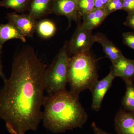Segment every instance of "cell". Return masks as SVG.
Returning <instances> with one entry per match:
<instances>
[{"label":"cell","instance_id":"1","mask_svg":"<svg viewBox=\"0 0 134 134\" xmlns=\"http://www.w3.org/2000/svg\"><path fill=\"white\" fill-rule=\"evenodd\" d=\"M46 67L29 46L15 56L10 76L0 91V118L10 134L37 129L46 97Z\"/></svg>","mask_w":134,"mask_h":134},{"label":"cell","instance_id":"2","mask_svg":"<svg viewBox=\"0 0 134 134\" xmlns=\"http://www.w3.org/2000/svg\"><path fill=\"white\" fill-rule=\"evenodd\" d=\"M44 126L55 133L81 128L88 115L79 100V95L65 90L46 97L43 105Z\"/></svg>","mask_w":134,"mask_h":134},{"label":"cell","instance_id":"3","mask_svg":"<svg viewBox=\"0 0 134 134\" xmlns=\"http://www.w3.org/2000/svg\"><path fill=\"white\" fill-rule=\"evenodd\" d=\"M98 79L96 60L90 52L75 54L70 57L68 82L70 91L79 95L86 89L90 90Z\"/></svg>","mask_w":134,"mask_h":134},{"label":"cell","instance_id":"4","mask_svg":"<svg viewBox=\"0 0 134 134\" xmlns=\"http://www.w3.org/2000/svg\"><path fill=\"white\" fill-rule=\"evenodd\" d=\"M70 58L66 42L46 70L45 89L50 96L66 90Z\"/></svg>","mask_w":134,"mask_h":134},{"label":"cell","instance_id":"5","mask_svg":"<svg viewBox=\"0 0 134 134\" xmlns=\"http://www.w3.org/2000/svg\"><path fill=\"white\" fill-rule=\"evenodd\" d=\"M92 31L84 29L81 25L77 27L68 43V51L72 55L89 52L96 41Z\"/></svg>","mask_w":134,"mask_h":134},{"label":"cell","instance_id":"6","mask_svg":"<svg viewBox=\"0 0 134 134\" xmlns=\"http://www.w3.org/2000/svg\"><path fill=\"white\" fill-rule=\"evenodd\" d=\"M115 77L111 68L108 75L101 80L97 81L90 90L92 95L91 108L93 111L100 110L106 93L111 88Z\"/></svg>","mask_w":134,"mask_h":134},{"label":"cell","instance_id":"7","mask_svg":"<svg viewBox=\"0 0 134 134\" xmlns=\"http://www.w3.org/2000/svg\"><path fill=\"white\" fill-rule=\"evenodd\" d=\"M9 22L15 25L26 37H32L36 32L37 20L29 14L9 13L7 15Z\"/></svg>","mask_w":134,"mask_h":134},{"label":"cell","instance_id":"8","mask_svg":"<svg viewBox=\"0 0 134 134\" xmlns=\"http://www.w3.org/2000/svg\"><path fill=\"white\" fill-rule=\"evenodd\" d=\"M78 2V0H53V13L66 16L68 20V28L72 21H77Z\"/></svg>","mask_w":134,"mask_h":134},{"label":"cell","instance_id":"9","mask_svg":"<svg viewBox=\"0 0 134 134\" xmlns=\"http://www.w3.org/2000/svg\"><path fill=\"white\" fill-rule=\"evenodd\" d=\"M111 68L115 77H119L125 82L133 81L134 78V60L123 56L112 63Z\"/></svg>","mask_w":134,"mask_h":134},{"label":"cell","instance_id":"10","mask_svg":"<svg viewBox=\"0 0 134 134\" xmlns=\"http://www.w3.org/2000/svg\"><path fill=\"white\" fill-rule=\"evenodd\" d=\"M117 134H134V112L120 110L114 119Z\"/></svg>","mask_w":134,"mask_h":134},{"label":"cell","instance_id":"11","mask_svg":"<svg viewBox=\"0 0 134 134\" xmlns=\"http://www.w3.org/2000/svg\"><path fill=\"white\" fill-rule=\"evenodd\" d=\"M109 15L105 7L94 8L91 12L83 17V21L81 25L84 29L92 31L100 26Z\"/></svg>","mask_w":134,"mask_h":134},{"label":"cell","instance_id":"12","mask_svg":"<svg viewBox=\"0 0 134 134\" xmlns=\"http://www.w3.org/2000/svg\"><path fill=\"white\" fill-rule=\"evenodd\" d=\"M53 0H31L29 14L36 20L53 13Z\"/></svg>","mask_w":134,"mask_h":134},{"label":"cell","instance_id":"13","mask_svg":"<svg viewBox=\"0 0 134 134\" xmlns=\"http://www.w3.org/2000/svg\"><path fill=\"white\" fill-rule=\"evenodd\" d=\"M95 36L96 42L100 44L106 56L111 61L112 63L124 56L120 50L104 34L98 33Z\"/></svg>","mask_w":134,"mask_h":134},{"label":"cell","instance_id":"14","mask_svg":"<svg viewBox=\"0 0 134 134\" xmlns=\"http://www.w3.org/2000/svg\"><path fill=\"white\" fill-rule=\"evenodd\" d=\"M17 39L23 42L26 41V37L14 25L9 22L7 24H0V50L3 46L10 40Z\"/></svg>","mask_w":134,"mask_h":134},{"label":"cell","instance_id":"15","mask_svg":"<svg viewBox=\"0 0 134 134\" xmlns=\"http://www.w3.org/2000/svg\"><path fill=\"white\" fill-rule=\"evenodd\" d=\"M56 30L55 23L50 19H43L37 21L36 31L41 38H51L55 34Z\"/></svg>","mask_w":134,"mask_h":134},{"label":"cell","instance_id":"16","mask_svg":"<svg viewBox=\"0 0 134 134\" xmlns=\"http://www.w3.org/2000/svg\"><path fill=\"white\" fill-rule=\"evenodd\" d=\"M31 0H2L0 7L12 9L19 13L29 10Z\"/></svg>","mask_w":134,"mask_h":134},{"label":"cell","instance_id":"17","mask_svg":"<svg viewBox=\"0 0 134 134\" xmlns=\"http://www.w3.org/2000/svg\"><path fill=\"white\" fill-rule=\"evenodd\" d=\"M125 82L126 91L122 99V105L126 111L134 112V84L133 81Z\"/></svg>","mask_w":134,"mask_h":134},{"label":"cell","instance_id":"18","mask_svg":"<svg viewBox=\"0 0 134 134\" xmlns=\"http://www.w3.org/2000/svg\"><path fill=\"white\" fill-rule=\"evenodd\" d=\"M94 8V0H78V14L83 17L91 12Z\"/></svg>","mask_w":134,"mask_h":134},{"label":"cell","instance_id":"19","mask_svg":"<svg viewBox=\"0 0 134 134\" xmlns=\"http://www.w3.org/2000/svg\"><path fill=\"white\" fill-rule=\"evenodd\" d=\"M105 8L110 14L113 12L123 9L122 0H113L106 5Z\"/></svg>","mask_w":134,"mask_h":134},{"label":"cell","instance_id":"20","mask_svg":"<svg viewBox=\"0 0 134 134\" xmlns=\"http://www.w3.org/2000/svg\"><path fill=\"white\" fill-rule=\"evenodd\" d=\"M123 43L134 50V32H125L122 34Z\"/></svg>","mask_w":134,"mask_h":134},{"label":"cell","instance_id":"21","mask_svg":"<svg viewBox=\"0 0 134 134\" xmlns=\"http://www.w3.org/2000/svg\"><path fill=\"white\" fill-rule=\"evenodd\" d=\"M123 9L129 13H134V0H122Z\"/></svg>","mask_w":134,"mask_h":134},{"label":"cell","instance_id":"22","mask_svg":"<svg viewBox=\"0 0 134 134\" xmlns=\"http://www.w3.org/2000/svg\"><path fill=\"white\" fill-rule=\"evenodd\" d=\"M124 24L134 30V13H129Z\"/></svg>","mask_w":134,"mask_h":134},{"label":"cell","instance_id":"23","mask_svg":"<svg viewBox=\"0 0 134 134\" xmlns=\"http://www.w3.org/2000/svg\"><path fill=\"white\" fill-rule=\"evenodd\" d=\"M94 8L104 7L109 2V0H94Z\"/></svg>","mask_w":134,"mask_h":134},{"label":"cell","instance_id":"24","mask_svg":"<svg viewBox=\"0 0 134 134\" xmlns=\"http://www.w3.org/2000/svg\"><path fill=\"white\" fill-rule=\"evenodd\" d=\"M91 127L94 134H112L104 131L99 127H98L95 122H93L92 123Z\"/></svg>","mask_w":134,"mask_h":134},{"label":"cell","instance_id":"25","mask_svg":"<svg viewBox=\"0 0 134 134\" xmlns=\"http://www.w3.org/2000/svg\"><path fill=\"white\" fill-rule=\"evenodd\" d=\"M2 50H0V77L2 78L4 82H5L7 79L5 76V74L3 72L2 60Z\"/></svg>","mask_w":134,"mask_h":134},{"label":"cell","instance_id":"26","mask_svg":"<svg viewBox=\"0 0 134 134\" xmlns=\"http://www.w3.org/2000/svg\"><path fill=\"white\" fill-rule=\"evenodd\" d=\"M109 2L111 1H113V0H109Z\"/></svg>","mask_w":134,"mask_h":134}]
</instances>
